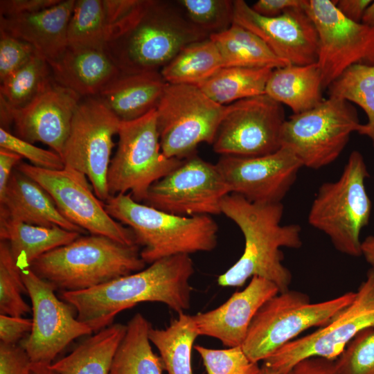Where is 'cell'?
I'll list each match as a JSON object with an SVG mask.
<instances>
[{
  "label": "cell",
  "mask_w": 374,
  "mask_h": 374,
  "mask_svg": "<svg viewBox=\"0 0 374 374\" xmlns=\"http://www.w3.org/2000/svg\"><path fill=\"white\" fill-rule=\"evenodd\" d=\"M28 294L6 241L0 242V314L22 317L32 310L23 299Z\"/></svg>",
  "instance_id": "cell-37"
},
{
  "label": "cell",
  "mask_w": 374,
  "mask_h": 374,
  "mask_svg": "<svg viewBox=\"0 0 374 374\" xmlns=\"http://www.w3.org/2000/svg\"><path fill=\"white\" fill-rule=\"evenodd\" d=\"M307 0H258L251 7L257 14L265 17H276L286 11L305 7Z\"/></svg>",
  "instance_id": "cell-47"
},
{
  "label": "cell",
  "mask_w": 374,
  "mask_h": 374,
  "mask_svg": "<svg viewBox=\"0 0 374 374\" xmlns=\"http://www.w3.org/2000/svg\"><path fill=\"white\" fill-rule=\"evenodd\" d=\"M52 79L49 64L36 52L25 64L1 82L0 97L11 108H21L34 99Z\"/></svg>",
  "instance_id": "cell-36"
},
{
  "label": "cell",
  "mask_w": 374,
  "mask_h": 374,
  "mask_svg": "<svg viewBox=\"0 0 374 374\" xmlns=\"http://www.w3.org/2000/svg\"><path fill=\"white\" fill-rule=\"evenodd\" d=\"M151 328L143 314H134L116 351L109 374H162V359L154 353L150 345Z\"/></svg>",
  "instance_id": "cell-30"
},
{
  "label": "cell",
  "mask_w": 374,
  "mask_h": 374,
  "mask_svg": "<svg viewBox=\"0 0 374 374\" xmlns=\"http://www.w3.org/2000/svg\"><path fill=\"white\" fill-rule=\"evenodd\" d=\"M221 211L239 227L244 248L238 260L218 276L223 287H240L253 276L274 283L280 292L289 290L292 276L283 263L280 248L299 249L301 228L297 224H281L284 206L280 203H253L230 193L221 203Z\"/></svg>",
  "instance_id": "cell-2"
},
{
  "label": "cell",
  "mask_w": 374,
  "mask_h": 374,
  "mask_svg": "<svg viewBox=\"0 0 374 374\" xmlns=\"http://www.w3.org/2000/svg\"><path fill=\"white\" fill-rule=\"evenodd\" d=\"M226 110L197 86L168 83L156 109L163 154L184 160L196 154L201 143L213 144Z\"/></svg>",
  "instance_id": "cell-10"
},
{
  "label": "cell",
  "mask_w": 374,
  "mask_h": 374,
  "mask_svg": "<svg viewBox=\"0 0 374 374\" xmlns=\"http://www.w3.org/2000/svg\"><path fill=\"white\" fill-rule=\"evenodd\" d=\"M75 0H60L46 9L17 17L0 16V30L20 39L50 64L68 47L67 28Z\"/></svg>",
  "instance_id": "cell-22"
},
{
  "label": "cell",
  "mask_w": 374,
  "mask_h": 374,
  "mask_svg": "<svg viewBox=\"0 0 374 374\" xmlns=\"http://www.w3.org/2000/svg\"><path fill=\"white\" fill-rule=\"evenodd\" d=\"M82 98L53 78L28 104L19 109L10 107L17 136L31 143L42 142L61 157Z\"/></svg>",
  "instance_id": "cell-20"
},
{
  "label": "cell",
  "mask_w": 374,
  "mask_h": 374,
  "mask_svg": "<svg viewBox=\"0 0 374 374\" xmlns=\"http://www.w3.org/2000/svg\"><path fill=\"white\" fill-rule=\"evenodd\" d=\"M273 69L222 67L197 87L216 103L226 106L242 99L265 94Z\"/></svg>",
  "instance_id": "cell-31"
},
{
  "label": "cell",
  "mask_w": 374,
  "mask_h": 374,
  "mask_svg": "<svg viewBox=\"0 0 374 374\" xmlns=\"http://www.w3.org/2000/svg\"><path fill=\"white\" fill-rule=\"evenodd\" d=\"M233 3V23L258 35L278 58L293 65L317 63V31L305 7L290 9L276 17H265L244 0Z\"/></svg>",
  "instance_id": "cell-19"
},
{
  "label": "cell",
  "mask_w": 374,
  "mask_h": 374,
  "mask_svg": "<svg viewBox=\"0 0 374 374\" xmlns=\"http://www.w3.org/2000/svg\"><path fill=\"white\" fill-rule=\"evenodd\" d=\"M259 374H278L274 371L267 367V366L262 364L260 368V371Z\"/></svg>",
  "instance_id": "cell-53"
},
{
  "label": "cell",
  "mask_w": 374,
  "mask_h": 374,
  "mask_svg": "<svg viewBox=\"0 0 374 374\" xmlns=\"http://www.w3.org/2000/svg\"><path fill=\"white\" fill-rule=\"evenodd\" d=\"M321 73L317 63L308 65L288 64L272 70L265 94L293 114L308 111L323 100Z\"/></svg>",
  "instance_id": "cell-26"
},
{
  "label": "cell",
  "mask_w": 374,
  "mask_h": 374,
  "mask_svg": "<svg viewBox=\"0 0 374 374\" xmlns=\"http://www.w3.org/2000/svg\"><path fill=\"white\" fill-rule=\"evenodd\" d=\"M48 366L33 364L32 374H57L56 372L50 368Z\"/></svg>",
  "instance_id": "cell-52"
},
{
  "label": "cell",
  "mask_w": 374,
  "mask_h": 374,
  "mask_svg": "<svg viewBox=\"0 0 374 374\" xmlns=\"http://www.w3.org/2000/svg\"><path fill=\"white\" fill-rule=\"evenodd\" d=\"M362 254L371 267H374V235H368L362 242Z\"/></svg>",
  "instance_id": "cell-50"
},
{
  "label": "cell",
  "mask_w": 374,
  "mask_h": 374,
  "mask_svg": "<svg viewBox=\"0 0 374 374\" xmlns=\"http://www.w3.org/2000/svg\"><path fill=\"white\" fill-rule=\"evenodd\" d=\"M230 193L216 164L196 154L154 183L143 202L183 217L219 215L223 198Z\"/></svg>",
  "instance_id": "cell-15"
},
{
  "label": "cell",
  "mask_w": 374,
  "mask_h": 374,
  "mask_svg": "<svg viewBox=\"0 0 374 374\" xmlns=\"http://www.w3.org/2000/svg\"><path fill=\"white\" fill-rule=\"evenodd\" d=\"M80 233L59 226L31 225L0 219V239L6 241L17 267L21 271L30 268L43 254L68 244Z\"/></svg>",
  "instance_id": "cell-27"
},
{
  "label": "cell",
  "mask_w": 374,
  "mask_h": 374,
  "mask_svg": "<svg viewBox=\"0 0 374 374\" xmlns=\"http://www.w3.org/2000/svg\"><path fill=\"white\" fill-rule=\"evenodd\" d=\"M209 37L220 53L222 67L277 69L289 64L258 35L237 24Z\"/></svg>",
  "instance_id": "cell-29"
},
{
  "label": "cell",
  "mask_w": 374,
  "mask_h": 374,
  "mask_svg": "<svg viewBox=\"0 0 374 374\" xmlns=\"http://www.w3.org/2000/svg\"><path fill=\"white\" fill-rule=\"evenodd\" d=\"M49 65L54 80L82 98L97 96L121 73L105 49L67 47L62 55Z\"/></svg>",
  "instance_id": "cell-24"
},
{
  "label": "cell",
  "mask_w": 374,
  "mask_h": 374,
  "mask_svg": "<svg viewBox=\"0 0 374 374\" xmlns=\"http://www.w3.org/2000/svg\"><path fill=\"white\" fill-rule=\"evenodd\" d=\"M0 148L28 159L32 166L47 170H62L64 161L55 152L38 148L0 127Z\"/></svg>",
  "instance_id": "cell-41"
},
{
  "label": "cell",
  "mask_w": 374,
  "mask_h": 374,
  "mask_svg": "<svg viewBox=\"0 0 374 374\" xmlns=\"http://www.w3.org/2000/svg\"><path fill=\"white\" fill-rule=\"evenodd\" d=\"M207 374H259L261 366L251 361L241 346L211 349L195 346Z\"/></svg>",
  "instance_id": "cell-39"
},
{
  "label": "cell",
  "mask_w": 374,
  "mask_h": 374,
  "mask_svg": "<svg viewBox=\"0 0 374 374\" xmlns=\"http://www.w3.org/2000/svg\"><path fill=\"white\" fill-rule=\"evenodd\" d=\"M193 273L190 255H175L87 290L62 292L60 296L76 310L78 321L97 332L113 324L119 312L142 302H159L184 312L190 306Z\"/></svg>",
  "instance_id": "cell-1"
},
{
  "label": "cell",
  "mask_w": 374,
  "mask_h": 374,
  "mask_svg": "<svg viewBox=\"0 0 374 374\" xmlns=\"http://www.w3.org/2000/svg\"><path fill=\"white\" fill-rule=\"evenodd\" d=\"M208 37L176 1L145 0L135 19L105 51L122 73L160 71L183 47Z\"/></svg>",
  "instance_id": "cell-3"
},
{
  "label": "cell",
  "mask_w": 374,
  "mask_h": 374,
  "mask_svg": "<svg viewBox=\"0 0 374 374\" xmlns=\"http://www.w3.org/2000/svg\"><path fill=\"white\" fill-rule=\"evenodd\" d=\"M120 123L97 96L82 98L61 155L64 167L84 175L102 202L110 197L107 177Z\"/></svg>",
  "instance_id": "cell-11"
},
{
  "label": "cell",
  "mask_w": 374,
  "mask_h": 374,
  "mask_svg": "<svg viewBox=\"0 0 374 374\" xmlns=\"http://www.w3.org/2000/svg\"><path fill=\"white\" fill-rule=\"evenodd\" d=\"M355 292L327 301L311 303L305 293L287 290L268 300L253 317L242 348L256 363L264 361L299 335L327 324L348 305Z\"/></svg>",
  "instance_id": "cell-7"
},
{
  "label": "cell",
  "mask_w": 374,
  "mask_h": 374,
  "mask_svg": "<svg viewBox=\"0 0 374 374\" xmlns=\"http://www.w3.org/2000/svg\"><path fill=\"white\" fill-rule=\"evenodd\" d=\"M32 327V319L0 314V342L17 344L26 334L30 332Z\"/></svg>",
  "instance_id": "cell-44"
},
{
  "label": "cell",
  "mask_w": 374,
  "mask_h": 374,
  "mask_svg": "<svg viewBox=\"0 0 374 374\" xmlns=\"http://www.w3.org/2000/svg\"><path fill=\"white\" fill-rule=\"evenodd\" d=\"M176 1L188 20L209 36L227 30L233 24V1L177 0Z\"/></svg>",
  "instance_id": "cell-38"
},
{
  "label": "cell",
  "mask_w": 374,
  "mask_h": 374,
  "mask_svg": "<svg viewBox=\"0 0 374 374\" xmlns=\"http://www.w3.org/2000/svg\"><path fill=\"white\" fill-rule=\"evenodd\" d=\"M362 23L368 26L374 30V1H372L366 9Z\"/></svg>",
  "instance_id": "cell-51"
},
{
  "label": "cell",
  "mask_w": 374,
  "mask_h": 374,
  "mask_svg": "<svg viewBox=\"0 0 374 374\" xmlns=\"http://www.w3.org/2000/svg\"><path fill=\"white\" fill-rule=\"evenodd\" d=\"M16 168L43 187L62 215L73 224L123 244H136L132 230L107 213L104 202L97 197L82 173L66 167L47 170L24 162Z\"/></svg>",
  "instance_id": "cell-13"
},
{
  "label": "cell",
  "mask_w": 374,
  "mask_h": 374,
  "mask_svg": "<svg viewBox=\"0 0 374 374\" xmlns=\"http://www.w3.org/2000/svg\"><path fill=\"white\" fill-rule=\"evenodd\" d=\"M167 84L160 71L121 72L97 97L121 121H130L157 109Z\"/></svg>",
  "instance_id": "cell-25"
},
{
  "label": "cell",
  "mask_w": 374,
  "mask_h": 374,
  "mask_svg": "<svg viewBox=\"0 0 374 374\" xmlns=\"http://www.w3.org/2000/svg\"><path fill=\"white\" fill-rule=\"evenodd\" d=\"M231 193L258 204L280 203L302 163L289 150L259 157L221 156L215 163Z\"/></svg>",
  "instance_id": "cell-18"
},
{
  "label": "cell",
  "mask_w": 374,
  "mask_h": 374,
  "mask_svg": "<svg viewBox=\"0 0 374 374\" xmlns=\"http://www.w3.org/2000/svg\"><path fill=\"white\" fill-rule=\"evenodd\" d=\"M21 274L33 312L32 330L21 346L33 364L48 366L71 341L93 331L74 317L70 304L57 297L51 283L30 268Z\"/></svg>",
  "instance_id": "cell-17"
},
{
  "label": "cell",
  "mask_w": 374,
  "mask_h": 374,
  "mask_svg": "<svg viewBox=\"0 0 374 374\" xmlns=\"http://www.w3.org/2000/svg\"><path fill=\"white\" fill-rule=\"evenodd\" d=\"M36 52L28 43L0 30V82L25 64Z\"/></svg>",
  "instance_id": "cell-42"
},
{
  "label": "cell",
  "mask_w": 374,
  "mask_h": 374,
  "mask_svg": "<svg viewBox=\"0 0 374 374\" xmlns=\"http://www.w3.org/2000/svg\"><path fill=\"white\" fill-rule=\"evenodd\" d=\"M0 219L35 226H59L80 234L87 233L62 215L43 187L17 168L0 199Z\"/></svg>",
  "instance_id": "cell-23"
},
{
  "label": "cell",
  "mask_w": 374,
  "mask_h": 374,
  "mask_svg": "<svg viewBox=\"0 0 374 374\" xmlns=\"http://www.w3.org/2000/svg\"><path fill=\"white\" fill-rule=\"evenodd\" d=\"M278 293L272 282L252 277L243 290L235 292L217 308L192 315L199 335L217 339L228 348L242 346L258 311Z\"/></svg>",
  "instance_id": "cell-21"
},
{
  "label": "cell",
  "mask_w": 374,
  "mask_h": 374,
  "mask_svg": "<svg viewBox=\"0 0 374 374\" xmlns=\"http://www.w3.org/2000/svg\"><path fill=\"white\" fill-rule=\"evenodd\" d=\"M335 364L339 374H374V326L360 331Z\"/></svg>",
  "instance_id": "cell-40"
},
{
  "label": "cell",
  "mask_w": 374,
  "mask_h": 374,
  "mask_svg": "<svg viewBox=\"0 0 374 374\" xmlns=\"http://www.w3.org/2000/svg\"><path fill=\"white\" fill-rule=\"evenodd\" d=\"M60 0H1L0 16L10 17L36 12L50 8Z\"/></svg>",
  "instance_id": "cell-45"
},
{
  "label": "cell",
  "mask_w": 374,
  "mask_h": 374,
  "mask_svg": "<svg viewBox=\"0 0 374 374\" xmlns=\"http://www.w3.org/2000/svg\"><path fill=\"white\" fill-rule=\"evenodd\" d=\"M353 301L327 324L280 348L262 364L284 374L303 359L317 357L335 360L362 330L374 326V267L368 271Z\"/></svg>",
  "instance_id": "cell-12"
},
{
  "label": "cell",
  "mask_w": 374,
  "mask_h": 374,
  "mask_svg": "<svg viewBox=\"0 0 374 374\" xmlns=\"http://www.w3.org/2000/svg\"><path fill=\"white\" fill-rule=\"evenodd\" d=\"M222 67L220 53L208 37L183 47L160 72L167 83L197 86Z\"/></svg>",
  "instance_id": "cell-33"
},
{
  "label": "cell",
  "mask_w": 374,
  "mask_h": 374,
  "mask_svg": "<svg viewBox=\"0 0 374 374\" xmlns=\"http://www.w3.org/2000/svg\"><path fill=\"white\" fill-rule=\"evenodd\" d=\"M305 10L317 31L323 89L353 65H374L372 28L344 17L333 0H307Z\"/></svg>",
  "instance_id": "cell-14"
},
{
  "label": "cell",
  "mask_w": 374,
  "mask_h": 374,
  "mask_svg": "<svg viewBox=\"0 0 374 374\" xmlns=\"http://www.w3.org/2000/svg\"><path fill=\"white\" fill-rule=\"evenodd\" d=\"M368 177L362 154L353 151L339 179L319 186L308 216V223L326 234L338 251L353 257L362 255L360 233L371 215L365 186Z\"/></svg>",
  "instance_id": "cell-6"
},
{
  "label": "cell",
  "mask_w": 374,
  "mask_h": 374,
  "mask_svg": "<svg viewBox=\"0 0 374 374\" xmlns=\"http://www.w3.org/2000/svg\"><path fill=\"white\" fill-rule=\"evenodd\" d=\"M21 159L17 153L0 148V199L5 194L14 168L21 162Z\"/></svg>",
  "instance_id": "cell-48"
},
{
  "label": "cell",
  "mask_w": 374,
  "mask_h": 374,
  "mask_svg": "<svg viewBox=\"0 0 374 374\" xmlns=\"http://www.w3.org/2000/svg\"><path fill=\"white\" fill-rule=\"evenodd\" d=\"M329 96L359 106L368 121L357 133L368 137L374 147V65L355 64L346 69L327 88Z\"/></svg>",
  "instance_id": "cell-34"
},
{
  "label": "cell",
  "mask_w": 374,
  "mask_h": 374,
  "mask_svg": "<svg viewBox=\"0 0 374 374\" xmlns=\"http://www.w3.org/2000/svg\"><path fill=\"white\" fill-rule=\"evenodd\" d=\"M371 0H337L335 6L339 11L348 19L361 23L364 13L372 3Z\"/></svg>",
  "instance_id": "cell-49"
},
{
  "label": "cell",
  "mask_w": 374,
  "mask_h": 374,
  "mask_svg": "<svg viewBox=\"0 0 374 374\" xmlns=\"http://www.w3.org/2000/svg\"><path fill=\"white\" fill-rule=\"evenodd\" d=\"M104 204L112 217L132 230L145 263L210 251L217 245L218 226L211 215H175L141 204L129 193L110 196Z\"/></svg>",
  "instance_id": "cell-5"
},
{
  "label": "cell",
  "mask_w": 374,
  "mask_h": 374,
  "mask_svg": "<svg viewBox=\"0 0 374 374\" xmlns=\"http://www.w3.org/2000/svg\"><path fill=\"white\" fill-rule=\"evenodd\" d=\"M284 374H339L335 360L312 357L302 359Z\"/></svg>",
  "instance_id": "cell-46"
},
{
  "label": "cell",
  "mask_w": 374,
  "mask_h": 374,
  "mask_svg": "<svg viewBox=\"0 0 374 374\" xmlns=\"http://www.w3.org/2000/svg\"><path fill=\"white\" fill-rule=\"evenodd\" d=\"M283 105L267 94L240 100L227 105L213 148L222 156L253 157L280 148L285 121Z\"/></svg>",
  "instance_id": "cell-16"
},
{
  "label": "cell",
  "mask_w": 374,
  "mask_h": 374,
  "mask_svg": "<svg viewBox=\"0 0 374 374\" xmlns=\"http://www.w3.org/2000/svg\"><path fill=\"white\" fill-rule=\"evenodd\" d=\"M108 39L103 0H75L67 28L68 47L105 49Z\"/></svg>",
  "instance_id": "cell-35"
},
{
  "label": "cell",
  "mask_w": 374,
  "mask_h": 374,
  "mask_svg": "<svg viewBox=\"0 0 374 374\" xmlns=\"http://www.w3.org/2000/svg\"><path fill=\"white\" fill-rule=\"evenodd\" d=\"M116 153L108 169L110 196L131 195L143 202L151 186L179 166L183 160L168 158L161 151L156 109L130 121H121Z\"/></svg>",
  "instance_id": "cell-8"
},
{
  "label": "cell",
  "mask_w": 374,
  "mask_h": 374,
  "mask_svg": "<svg viewBox=\"0 0 374 374\" xmlns=\"http://www.w3.org/2000/svg\"><path fill=\"white\" fill-rule=\"evenodd\" d=\"M127 325L113 323L82 341L69 355L48 366L57 374H109Z\"/></svg>",
  "instance_id": "cell-28"
},
{
  "label": "cell",
  "mask_w": 374,
  "mask_h": 374,
  "mask_svg": "<svg viewBox=\"0 0 374 374\" xmlns=\"http://www.w3.org/2000/svg\"><path fill=\"white\" fill-rule=\"evenodd\" d=\"M360 125L351 103L328 96L315 107L285 120L280 148L290 150L303 167L318 170L338 159Z\"/></svg>",
  "instance_id": "cell-9"
},
{
  "label": "cell",
  "mask_w": 374,
  "mask_h": 374,
  "mask_svg": "<svg viewBox=\"0 0 374 374\" xmlns=\"http://www.w3.org/2000/svg\"><path fill=\"white\" fill-rule=\"evenodd\" d=\"M145 265L138 245L91 234L43 254L30 269L55 290L77 292L139 271Z\"/></svg>",
  "instance_id": "cell-4"
},
{
  "label": "cell",
  "mask_w": 374,
  "mask_h": 374,
  "mask_svg": "<svg viewBox=\"0 0 374 374\" xmlns=\"http://www.w3.org/2000/svg\"><path fill=\"white\" fill-rule=\"evenodd\" d=\"M199 336L192 315L179 314L165 329L149 331V338L158 349L168 374H193L192 349Z\"/></svg>",
  "instance_id": "cell-32"
},
{
  "label": "cell",
  "mask_w": 374,
  "mask_h": 374,
  "mask_svg": "<svg viewBox=\"0 0 374 374\" xmlns=\"http://www.w3.org/2000/svg\"><path fill=\"white\" fill-rule=\"evenodd\" d=\"M33 365L21 346L0 342V374H32Z\"/></svg>",
  "instance_id": "cell-43"
}]
</instances>
